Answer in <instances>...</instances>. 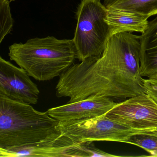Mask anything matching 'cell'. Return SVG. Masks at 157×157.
I'll use <instances>...</instances> for the list:
<instances>
[{
    "mask_svg": "<svg viewBox=\"0 0 157 157\" xmlns=\"http://www.w3.org/2000/svg\"><path fill=\"white\" fill-rule=\"evenodd\" d=\"M139 36L119 32L109 38L101 56L73 64L59 76V98L75 102L93 95L130 97L146 93L140 74Z\"/></svg>",
    "mask_w": 157,
    "mask_h": 157,
    "instance_id": "obj_1",
    "label": "cell"
},
{
    "mask_svg": "<svg viewBox=\"0 0 157 157\" xmlns=\"http://www.w3.org/2000/svg\"><path fill=\"white\" fill-rule=\"evenodd\" d=\"M59 122L29 104L0 94V148L4 149L65 143Z\"/></svg>",
    "mask_w": 157,
    "mask_h": 157,
    "instance_id": "obj_2",
    "label": "cell"
},
{
    "mask_svg": "<svg viewBox=\"0 0 157 157\" xmlns=\"http://www.w3.org/2000/svg\"><path fill=\"white\" fill-rule=\"evenodd\" d=\"M9 56L29 76L39 81L60 76L74 64L77 50L73 39L54 36L32 38L9 47Z\"/></svg>",
    "mask_w": 157,
    "mask_h": 157,
    "instance_id": "obj_3",
    "label": "cell"
},
{
    "mask_svg": "<svg viewBox=\"0 0 157 157\" xmlns=\"http://www.w3.org/2000/svg\"><path fill=\"white\" fill-rule=\"evenodd\" d=\"M107 9L100 0H82L76 13L77 24L73 40L80 61L101 56L114 34L105 21Z\"/></svg>",
    "mask_w": 157,
    "mask_h": 157,
    "instance_id": "obj_4",
    "label": "cell"
},
{
    "mask_svg": "<svg viewBox=\"0 0 157 157\" xmlns=\"http://www.w3.org/2000/svg\"><path fill=\"white\" fill-rule=\"evenodd\" d=\"M58 127L62 135L74 143L102 140L125 143L132 135L152 132L129 128L105 114L77 121L59 122Z\"/></svg>",
    "mask_w": 157,
    "mask_h": 157,
    "instance_id": "obj_5",
    "label": "cell"
},
{
    "mask_svg": "<svg viewBox=\"0 0 157 157\" xmlns=\"http://www.w3.org/2000/svg\"><path fill=\"white\" fill-rule=\"evenodd\" d=\"M106 116L132 129L154 131L157 128V104L146 93L117 103Z\"/></svg>",
    "mask_w": 157,
    "mask_h": 157,
    "instance_id": "obj_6",
    "label": "cell"
},
{
    "mask_svg": "<svg viewBox=\"0 0 157 157\" xmlns=\"http://www.w3.org/2000/svg\"><path fill=\"white\" fill-rule=\"evenodd\" d=\"M27 71L0 57V94L29 104L38 102L40 91Z\"/></svg>",
    "mask_w": 157,
    "mask_h": 157,
    "instance_id": "obj_7",
    "label": "cell"
},
{
    "mask_svg": "<svg viewBox=\"0 0 157 157\" xmlns=\"http://www.w3.org/2000/svg\"><path fill=\"white\" fill-rule=\"evenodd\" d=\"M117 104L111 97L93 95L78 101L50 108L47 112L59 122L77 121L103 115Z\"/></svg>",
    "mask_w": 157,
    "mask_h": 157,
    "instance_id": "obj_8",
    "label": "cell"
},
{
    "mask_svg": "<svg viewBox=\"0 0 157 157\" xmlns=\"http://www.w3.org/2000/svg\"><path fill=\"white\" fill-rule=\"evenodd\" d=\"M139 37L140 74L148 78L157 77V17L148 22Z\"/></svg>",
    "mask_w": 157,
    "mask_h": 157,
    "instance_id": "obj_9",
    "label": "cell"
},
{
    "mask_svg": "<svg viewBox=\"0 0 157 157\" xmlns=\"http://www.w3.org/2000/svg\"><path fill=\"white\" fill-rule=\"evenodd\" d=\"M107 9L105 21L111 26L114 34L119 32L143 33L147 28L148 18L139 14L116 9Z\"/></svg>",
    "mask_w": 157,
    "mask_h": 157,
    "instance_id": "obj_10",
    "label": "cell"
},
{
    "mask_svg": "<svg viewBox=\"0 0 157 157\" xmlns=\"http://www.w3.org/2000/svg\"><path fill=\"white\" fill-rule=\"evenodd\" d=\"M106 9L134 13L149 18L157 14V0H105Z\"/></svg>",
    "mask_w": 157,
    "mask_h": 157,
    "instance_id": "obj_11",
    "label": "cell"
},
{
    "mask_svg": "<svg viewBox=\"0 0 157 157\" xmlns=\"http://www.w3.org/2000/svg\"><path fill=\"white\" fill-rule=\"evenodd\" d=\"M125 143L140 147L150 153L151 156L157 157V130L132 135Z\"/></svg>",
    "mask_w": 157,
    "mask_h": 157,
    "instance_id": "obj_12",
    "label": "cell"
},
{
    "mask_svg": "<svg viewBox=\"0 0 157 157\" xmlns=\"http://www.w3.org/2000/svg\"><path fill=\"white\" fill-rule=\"evenodd\" d=\"M10 4V0H0V43L11 33L13 27Z\"/></svg>",
    "mask_w": 157,
    "mask_h": 157,
    "instance_id": "obj_13",
    "label": "cell"
},
{
    "mask_svg": "<svg viewBox=\"0 0 157 157\" xmlns=\"http://www.w3.org/2000/svg\"><path fill=\"white\" fill-rule=\"evenodd\" d=\"M143 84L146 94L157 104V77L143 79Z\"/></svg>",
    "mask_w": 157,
    "mask_h": 157,
    "instance_id": "obj_14",
    "label": "cell"
},
{
    "mask_svg": "<svg viewBox=\"0 0 157 157\" xmlns=\"http://www.w3.org/2000/svg\"><path fill=\"white\" fill-rule=\"evenodd\" d=\"M10 2H11L14 1H15V0H10Z\"/></svg>",
    "mask_w": 157,
    "mask_h": 157,
    "instance_id": "obj_15",
    "label": "cell"
},
{
    "mask_svg": "<svg viewBox=\"0 0 157 157\" xmlns=\"http://www.w3.org/2000/svg\"><path fill=\"white\" fill-rule=\"evenodd\" d=\"M156 130H157V129H156Z\"/></svg>",
    "mask_w": 157,
    "mask_h": 157,
    "instance_id": "obj_16",
    "label": "cell"
}]
</instances>
